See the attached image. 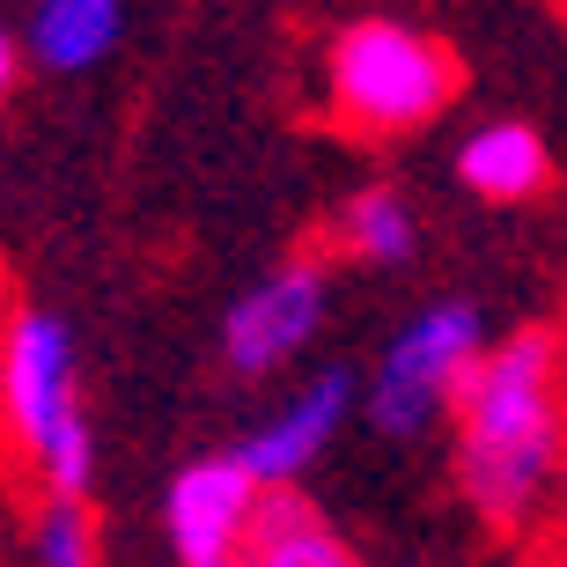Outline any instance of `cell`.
Segmentation results:
<instances>
[{"instance_id": "obj_6", "label": "cell", "mask_w": 567, "mask_h": 567, "mask_svg": "<svg viewBox=\"0 0 567 567\" xmlns=\"http://www.w3.org/2000/svg\"><path fill=\"white\" fill-rule=\"evenodd\" d=\"M251 508H258V486L244 480L236 457H192L163 494V524H169L177 567H236Z\"/></svg>"}, {"instance_id": "obj_3", "label": "cell", "mask_w": 567, "mask_h": 567, "mask_svg": "<svg viewBox=\"0 0 567 567\" xmlns=\"http://www.w3.org/2000/svg\"><path fill=\"white\" fill-rule=\"evenodd\" d=\"M0 405L8 427L22 435L30 464L44 472L52 502H82L89 472H96V442H89V413L74 391V339L52 310H22L0 339Z\"/></svg>"}, {"instance_id": "obj_7", "label": "cell", "mask_w": 567, "mask_h": 567, "mask_svg": "<svg viewBox=\"0 0 567 567\" xmlns=\"http://www.w3.org/2000/svg\"><path fill=\"white\" fill-rule=\"evenodd\" d=\"M361 399L354 369H317L302 391H295L288 405H280L274 421L258 427L244 450H236V464H244V480L258 486V494H274V486H295L302 472H310L324 450H332L339 421H347V405Z\"/></svg>"}, {"instance_id": "obj_13", "label": "cell", "mask_w": 567, "mask_h": 567, "mask_svg": "<svg viewBox=\"0 0 567 567\" xmlns=\"http://www.w3.org/2000/svg\"><path fill=\"white\" fill-rule=\"evenodd\" d=\"M16 82H22V44H16V30L0 22V104L16 96Z\"/></svg>"}, {"instance_id": "obj_2", "label": "cell", "mask_w": 567, "mask_h": 567, "mask_svg": "<svg viewBox=\"0 0 567 567\" xmlns=\"http://www.w3.org/2000/svg\"><path fill=\"white\" fill-rule=\"evenodd\" d=\"M339 126L354 133H413L457 104L464 60L421 22H354L332 38L324 60Z\"/></svg>"}, {"instance_id": "obj_5", "label": "cell", "mask_w": 567, "mask_h": 567, "mask_svg": "<svg viewBox=\"0 0 567 567\" xmlns=\"http://www.w3.org/2000/svg\"><path fill=\"white\" fill-rule=\"evenodd\" d=\"M324 324V266L317 258H288L274 274L244 288L221 317V361L236 377H274L288 369Z\"/></svg>"}, {"instance_id": "obj_12", "label": "cell", "mask_w": 567, "mask_h": 567, "mask_svg": "<svg viewBox=\"0 0 567 567\" xmlns=\"http://www.w3.org/2000/svg\"><path fill=\"white\" fill-rule=\"evenodd\" d=\"M30 553L38 567H96V530H89L82 502H44L38 530H30Z\"/></svg>"}, {"instance_id": "obj_10", "label": "cell", "mask_w": 567, "mask_h": 567, "mask_svg": "<svg viewBox=\"0 0 567 567\" xmlns=\"http://www.w3.org/2000/svg\"><path fill=\"white\" fill-rule=\"evenodd\" d=\"M457 177L480 192V199H502V207H516V199H530V192H546L553 155H546V141H538V126H516V118H502V126H480L472 141H464Z\"/></svg>"}, {"instance_id": "obj_9", "label": "cell", "mask_w": 567, "mask_h": 567, "mask_svg": "<svg viewBox=\"0 0 567 567\" xmlns=\"http://www.w3.org/2000/svg\"><path fill=\"white\" fill-rule=\"evenodd\" d=\"M118 38H126V8L118 0H44L16 44H22V60H38L44 74H82V66L111 60Z\"/></svg>"}, {"instance_id": "obj_4", "label": "cell", "mask_w": 567, "mask_h": 567, "mask_svg": "<svg viewBox=\"0 0 567 567\" xmlns=\"http://www.w3.org/2000/svg\"><path fill=\"white\" fill-rule=\"evenodd\" d=\"M486 354V317L472 302H435L405 324L377 361V383H369V427L377 435H421L435 413H450V391L464 383V369Z\"/></svg>"}, {"instance_id": "obj_1", "label": "cell", "mask_w": 567, "mask_h": 567, "mask_svg": "<svg viewBox=\"0 0 567 567\" xmlns=\"http://www.w3.org/2000/svg\"><path fill=\"white\" fill-rule=\"evenodd\" d=\"M457 413V486L486 524L524 530L560 472V347L553 332L486 339V354L450 391Z\"/></svg>"}, {"instance_id": "obj_11", "label": "cell", "mask_w": 567, "mask_h": 567, "mask_svg": "<svg viewBox=\"0 0 567 567\" xmlns=\"http://www.w3.org/2000/svg\"><path fill=\"white\" fill-rule=\"evenodd\" d=\"M339 251L361 258V266H405V258L421 251V221L405 207L399 192H354L347 207H339Z\"/></svg>"}, {"instance_id": "obj_8", "label": "cell", "mask_w": 567, "mask_h": 567, "mask_svg": "<svg viewBox=\"0 0 567 567\" xmlns=\"http://www.w3.org/2000/svg\"><path fill=\"white\" fill-rule=\"evenodd\" d=\"M236 567H361V560L317 502H302L295 486H274V494H258Z\"/></svg>"}]
</instances>
